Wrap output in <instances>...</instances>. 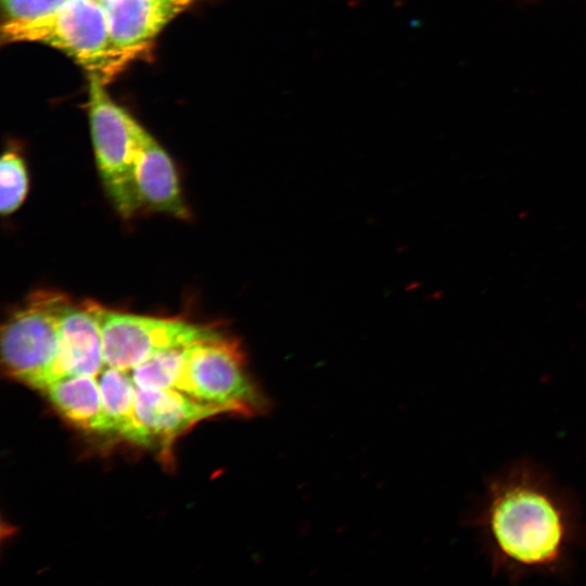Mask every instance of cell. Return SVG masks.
Segmentation results:
<instances>
[{
  "mask_svg": "<svg viewBox=\"0 0 586 586\" xmlns=\"http://www.w3.org/2000/svg\"><path fill=\"white\" fill-rule=\"evenodd\" d=\"M104 367L97 304L85 302L78 306L71 303L61 319L55 357L36 388L43 390L66 377H98Z\"/></svg>",
  "mask_w": 586,
  "mask_h": 586,
  "instance_id": "obj_7",
  "label": "cell"
},
{
  "mask_svg": "<svg viewBox=\"0 0 586 586\" xmlns=\"http://www.w3.org/2000/svg\"><path fill=\"white\" fill-rule=\"evenodd\" d=\"M105 366L130 371L155 354L202 341L216 332L182 319L146 317L97 304Z\"/></svg>",
  "mask_w": 586,
  "mask_h": 586,
  "instance_id": "obj_6",
  "label": "cell"
},
{
  "mask_svg": "<svg viewBox=\"0 0 586 586\" xmlns=\"http://www.w3.org/2000/svg\"><path fill=\"white\" fill-rule=\"evenodd\" d=\"M0 211L2 215L15 212L24 202L28 191V176L23 158L7 151L0 163Z\"/></svg>",
  "mask_w": 586,
  "mask_h": 586,
  "instance_id": "obj_14",
  "label": "cell"
},
{
  "mask_svg": "<svg viewBox=\"0 0 586 586\" xmlns=\"http://www.w3.org/2000/svg\"><path fill=\"white\" fill-rule=\"evenodd\" d=\"M3 42H39L56 48L103 81L131 58L110 36L105 13L94 0H65L55 11L31 20H8Z\"/></svg>",
  "mask_w": 586,
  "mask_h": 586,
  "instance_id": "obj_2",
  "label": "cell"
},
{
  "mask_svg": "<svg viewBox=\"0 0 586 586\" xmlns=\"http://www.w3.org/2000/svg\"><path fill=\"white\" fill-rule=\"evenodd\" d=\"M183 392L221 407L226 413L254 416L265 407L244 369L239 344L218 331L190 345Z\"/></svg>",
  "mask_w": 586,
  "mask_h": 586,
  "instance_id": "obj_5",
  "label": "cell"
},
{
  "mask_svg": "<svg viewBox=\"0 0 586 586\" xmlns=\"http://www.w3.org/2000/svg\"><path fill=\"white\" fill-rule=\"evenodd\" d=\"M41 391L64 418L81 429L99 433L102 402L97 377H66Z\"/></svg>",
  "mask_w": 586,
  "mask_h": 586,
  "instance_id": "obj_12",
  "label": "cell"
},
{
  "mask_svg": "<svg viewBox=\"0 0 586 586\" xmlns=\"http://www.w3.org/2000/svg\"><path fill=\"white\" fill-rule=\"evenodd\" d=\"M189 348L190 345H186L160 352L131 369L129 372L136 386L183 392Z\"/></svg>",
  "mask_w": 586,
  "mask_h": 586,
  "instance_id": "obj_13",
  "label": "cell"
},
{
  "mask_svg": "<svg viewBox=\"0 0 586 586\" xmlns=\"http://www.w3.org/2000/svg\"><path fill=\"white\" fill-rule=\"evenodd\" d=\"M133 186L140 207L145 206L180 219L189 217L173 162L145 130L136 151Z\"/></svg>",
  "mask_w": 586,
  "mask_h": 586,
  "instance_id": "obj_10",
  "label": "cell"
},
{
  "mask_svg": "<svg viewBox=\"0 0 586 586\" xmlns=\"http://www.w3.org/2000/svg\"><path fill=\"white\" fill-rule=\"evenodd\" d=\"M467 524L475 530L493 576L514 585L533 575L569 581L575 551L586 547L577 496L528 458L485 479Z\"/></svg>",
  "mask_w": 586,
  "mask_h": 586,
  "instance_id": "obj_1",
  "label": "cell"
},
{
  "mask_svg": "<svg viewBox=\"0 0 586 586\" xmlns=\"http://www.w3.org/2000/svg\"><path fill=\"white\" fill-rule=\"evenodd\" d=\"M94 1H98V2H100L101 0H94Z\"/></svg>",
  "mask_w": 586,
  "mask_h": 586,
  "instance_id": "obj_16",
  "label": "cell"
},
{
  "mask_svg": "<svg viewBox=\"0 0 586 586\" xmlns=\"http://www.w3.org/2000/svg\"><path fill=\"white\" fill-rule=\"evenodd\" d=\"M136 417L146 446L161 444L169 449L173 441L198 422L226 411L176 388L136 386Z\"/></svg>",
  "mask_w": 586,
  "mask_h": 586,
  "instance_id": "obj_8",
  "label": "cell"
},
{
  "mask_svg": "<svg viewBox=\"0 0 586 586\" xmlns=\"http://www.w3.org/2000/svg\"><path fill=\"white\" fill-rule=\"evenodd\" d=\"M89 120L97 167L116 211L129 218L140 208L133 186L136 151L144 130L118 106L97 75H89Z\"/></svg>",
  "mask_w": 586,
  "mask_h": 586,
  "instance_id": "obj_3",
  "label": "cell"
},
{
  "mask_svg": "<svg viewBox=\"0 0 586 586\" xmlns=\"http://www.w3.org/2000/svg\"><path fill=\"white\" fill-rule=\"evenodd\" d=\"M196 0H101L114 46L135 56Z\"/></svg>",
  "mask_w": 586,
  "mask_h": 586,
  "instance_id": "obj_9",
  "label": "cell"
},
{
  "mask_svg": "<svg viewBox=\"0 0 586 586\" xmlns=\"http://www.w3.org/2000/svg\"><path fill=\"white\" fill-rule=\"evenodd\" d=\"M102 402L99 433L146 446L136 417V384L129 371L105 366L97 377Z\"/></svg>",
  "mask_w": 586,
  "mask_h": 586,
  "instance_id": "obj_11",
  "label": "cell"
},
{
  "mask_svg": "<svg viewBox=\"0 0 586 586\" xmlns=\"http://www.w3.org/2000/svg\"><path fill=\"white\" fill-rule=\"evenodd\" d=\"M64 294L37 291L1 329V359L9 375L36 387L55 357L61 319L71 305Z\"/></svg>",
  "mask_w": 586,
  "mask_h": 586,
  "instance_id": "obj_4",
  "label": "cell"
},
{
  "mask_svg": "<svg viewBox=\"0 0 586 586\" xmlns=\"http://www.w3.org/2000/svg\"><path fill=\"white\" fill-rule=\"evenodd\" d=\"M9 20H31L55 11L65 0H1Z\"/></svg>",
  "mask_w": 586,
  "mask_h": 586,
  "instance_id": "obj_15",
  "label": "cell"
}]
</instances>
